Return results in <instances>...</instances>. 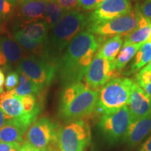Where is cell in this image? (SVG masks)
I'll return each mask as SVG.
<instances>
[{"label": "cell", "mask_w": 151, "mask_h": 151, "mask_svg": "<svg viewBox=\"0 0 151 151\" xmlns=\"http://www.w3.org/2000/svg\"><path fill=\"white\" fill-rule=\"evenodd\" d=\"M151 132V116L133 120L123 140L129 147L137 146Z\"/></svg>", "instance_id": "cell-16"}, {"label": "cell", "mask_w": 151, "mask_h": 151, "mask_svg": "<svg viewBox=\"0 0 151 151\" xmlns=\"http://www.w3.org/2000/svg\"><path fill=\"white\" fill-rule=\"evenodd\" d=\"M151 60V43L146 41L139 49L132 61L128 73H134L148 64Z\"/></svg>", "instance_id": "cell-21"}, {"label": "cell", "mask_w": 151, "mask_h": 151, "mask_svg": "<svg viewBox=\"0 0 151 151\" xmlns=\"http://www.w3.org/2000/svg\"><path fill=\"white\" fill-rule=\"evenodd\" d=\"M79 0H56V2L66 11L73 10L78 6Z\"/></svg>", "instance_id": "cell-31"}, {"label": "cell", "mask_w": 151, "mask_h": 151, "mask_svg": "<svg viewBox=\"0 0 151 151\" xmlns=\"http://www.w3.org/2000/svg\"><path fill=\"white\" fill-rule=\"evenodd\" d=\"M143 43H137V44H130L127 46H124L123 48H121L120 52L116 58V68L118 71H121L127 63L132 58L136 55L139 49L142 47Z\"/></svg>", "instance_id": "cell-23"}, {"label": "cell", "mask_w": 151, "mask_h": 151, "mask_svg": "<svg viewBox=\"0 0 151 151\" xmlns=\"http://www.w3.org/2000/svg\"><path fill=\"white\" fill-rule=\"evenodd\" d=\"M55 124L48 118L34 122L26 132L25 143L39 151L46 150L52 141L57 139Z\"/></svg>", "instance_id": "cell-10"}, {"label": "cell", "mask_w": 151, "mask_h": 151, "mask_svg": "<svg viewBox=\"0 0 151 151\" xmlns=\"http://www.w3.org/2000/svg\"><path fill=\"white\" fill-rule=\"evenodd\" d=\"M22 58V50L14 38L0 37V67L5 69L19 63Z\"/></svg>", "instance_id": "cell-15"}, {"label": "cell", "mask_w": 151, "mask_h": 151, "mask_svg": "<svg viewBox=\"0 0 151 151\" xmlns=\"http://www.w3.org/2000/svg\"><path fill=\"white\" fill-rule=\"evenodd\" d=\"M124 36L116 35L109 38L100 46L97 53L104 59L115 61L124 43Z\"/></svg>", "instance_id": "cell-19"}, {"label": "cell", "mask_w": 151, "mask_h": 151, "mask_svg": "<svg viewBox=\"0 0 151 151\" xmlns=\"http://www.w3.org/2000/svg\"><path fill=\"white\" fill-rule=\"evenodd\" d=\"M132 10L130 0H104L89 15L88 24L102 23L127 14Z\"/></svg>", "instance_id": "cell-11"}, {"label": "cell", "mask_w": 151, "mask_h": 151, "mask_svg": "<svg viewBox=\"0 0 151 151\" xmlns=\"http://www.w3.org/2000/svg\"><path fill=\"white\" fill-rule=\"evenodd\" d=\"M66 11L64 10L62 7H60L59 5L56 6L55 9L53 12L52 13V14L50 15L48 18H46L44 20V21H46L48 24L49 29H52L53 28L55 27L56 24L58 23V22L60 21V19L62 18V17L64 16V14H65Z\"/></svg>", "instance_id": "cell-25"}, {"label": "cell", "mask_w": 151, "mask_h": 151, "mask_svg": "<svg viewBox=\"0 0 151 151\" xmlns=\"http://www.w3.org/2000/svg\"><path fill=\"white\" fill-rule=\"evenodd\" d=\"M41 90H43L40 87L26 76L24 73H19L18 86L11 92L19 97H23L28 94H39Z\"/></svg>", "instance_id": "cell-22"}, {"label": "cell", "mask_w": 151, "mask_h": 151, "mask_svg": "<svg viewBox=\"0 0 151 151\" xmlns=\"http://www.w3.org/2000/svg\"><path fill=\"white\" fill-rule=\"evenodd\" d=\"M89 22V15L77 10L66 12L52 29L46 43L48 55L55 62L76 36L83 31Z\"/></svg>", "instance_id": "cell-3"}, {"label": "cell", "mask_w": 151, "mask_h": 151, "mask_svg": "<svg viewBox=\"0 0 151 151\" xmlns=\"http://www.w3.org/2000/svg\"><path fill=\"white\" fill-rule=\"evenodd\" d=\"M135 9L141 16L151 20V0H146L142 4L137 5Z\"/></svg>", "instance_id": "cell-30"}, {"label": "cell", "mask_w": 151, "mask_h": 151, "mask_svg": "<svg viewBox=\"0 0 151 151\" xmlns=\"http://www.w3.org/2000/svg\"><path fill=\"white\" fill-rule=\"evenodd\" d=\"M132 122L131 113L126 106L116 112L103 114L99 127L107 142L115 144L123 139Z\"/></svg>", "instance_id": "cell-8"}, {"label": "cell", "mask_w": 151, "mask_h": 151, "mask_svg": "<svg viewBox=\"0 0 151 151\" xmlns=\"http://www.w3.org/2000/svg\"><path fill=\"white\" fill-rule=\"evenodd\" d=\"M46 1H48V2H50V1H56V0H46Z\"/></svg>", "instance_id": "cell-42"}, {"label": "cell", "mask_w": 151, "mask_h": 151, "mask_svg": "<svg viewBox=\"0 0 151 151\" xmlns=\"http://www.w3.org/2000/svg\"><path fill=\"white\" fill-rule=\"evenodd\" d=\"M99 90L82 82L69 84L63 90L60 104V118L68 122L82 120L96 108Z\"/></svg>", "instance_id": "cell-2"}, {"label": "cell", "mask_w": 151, "mask_h": 151, "mask_svg": "<svg viewBox=\"0 0 151 151\" xmlns=\"http://www.w3.org/2000/svg\"><path fill=\"white\" fill-rule=\"evenodd\" d=\"M136 81L141 88H144L151 82V71L147 66L139 71L136 76Z\"/></svg>", "instance_id": "cell-26"}, {"label": "cell", "mask_w": 151, "mask_h": 151, "mask_svg": "<svg viewBox=\"0 0 151 151\" xmlns=\"http://www.w3.org/2000/svg\"><path fill=\"white\" fill-rule=\"evenodd\" d=\"M148 41V42H150V43H151V35H150V37L148 38V41Z\"/></svg>", "instance_id": "cell-41"}, {"label": "cell", "mask_w": 151, "mask_h": 151, "mask_svg": "<svg viewBox=\"0 0 151 151\" xmlns=\"http://www.w3.org/2000/svg\"><path fill=\"white\" fill-rule=\"evenodd\" d=\"M20 151H39L37 149L33 148L30 145L28 144L27 143H23L21 146V148L20 149Z\"/></svg>", "instance_id": "cell-35"}, {"label": "cell", "mask_w": 151, "mask_h": 151, "mask_svg": "<svg viewBox=\"0 0 151 151\" xmlns=\"http://www.w3.org/2000/svg\"><path fill=\"white\" fill-rule=\"evenodd\" d=\"M104 0H79L78 8L83 11L94 10Z\"/></svg>", "instance_id": "cell-28"}, {"label": "cell", "mask_w": 151, "mask_h": 151, "mask_svg": "<svg viewBox=\"0 0 151 151\" xmlns=\"http://www.w3.org/2000/svg\"><path fill=\"white\" fill-rule=\"evenodd\" d=\"M146 66H147V67H148V69L151 71V63H150V62H149V63Z\"/></svg>", "instance_id": "cell-40"}, {"label": "cell", "mask_w": 151, "mask_h": 151, "mask_svg": "<svg viewBox=\"0 0 151 151\" xmlns=\"http://www.w3.org/2000/svg\"><path fill=\"white\" fill-rule=\"evenodd\" d=\"M21 143H8L0 142V151H20Z\"/></svg>", "instance_id": "cell-32"}, {"label": "cell", "mask_w": 151, "mask_h": 151, "mask_svg": "<svg viewBox=\"0 0 151 151\" xmlns=\"http://www.w3.org/2000/svg\"><path fill=\"white\" fill-rule=\"evenodd\" d=\"M141 89L143 90V92H145V94H146V95L151 99V82L149 84L147 85V86H145L144 88H141Z\"/></svg>", "instance_id": "cell-37"}, {"label": "cell", "mask_w": 151, "mask_h": 151, "mask_svg": "<svg viewBox=\"0 0 151 151\" xmlns=\"http://www.w3.org/2000/svg\"><path fill=\"white\" fill-rule=\"evenodd\" d=\"M37 117V115H24L8 119L0 129V142L22 144V137Z\"/></svg>", "instance_id": "cell-12"}, {"label": "cell", "mask_w": 151, "mask_h": 151, "mask_svg": "<svg viewBox=\"0 0 151 151\" xmlns=\"http://www.w3.org/2000/svg\"><path fill=\"white\" fill-rule=\"evenodd\" d=\"M19 83V73L18 71H9L5 78V88L7 91H11L17 88Z\"/></svg>", "instance_id": "cell-27"}, {"label": "cell", "mask_w": 151, "mask_h": 151, "mask_svg": "<svg viewBox=\"0 0 151 151\" xmlns=\"http://www.w3.org/2000/svg\"><path fill=\"white\" fill-rule=\"evenodd\" d=\"M139 151H151V136L142 145Z\"/></svg>", "instance_id": "cell-33"}, {"label": "cell", "mask_w": 151, "mask_h": 151, "mask_svg": "<svg viewBox=\"0 0 151 151\" xmlns=\"http://www.w3.org/2000/svg\"><path fill=\"white\" fill-rule=\"evenodd\" d=\"M8 1H10V2L13 5L16 4V0H8Z\"/></svg>", "instance_id": "cell-39"}, {"label": "cell", "mask_w": 151, "mask_h": 151, "mask_svg": "<svg viewBox=\"0 0 151 151\" xmlns=\"http://www.w3.org/2000/svg\"><path fill=\"white\" fill-rule=\"evenodd\" d=\"M13 5L8 0H0V20H4L10 16Z\"/></svg>", "instance_id": "cell-29"}, {"label": "cell", "mask_w": 151, "mask_h": 151, "mask_svg": "<svg viewBox=\"0 0 151 151\" xmlns=\"http://www.w3.org/2000/svg\"><path fill=\"white\" fill-rule=\"evenodd\" d=\"M127 106L132 121L151 116V99L136 82L132 86Z\"/></svg>", "instance_id": "cell-14"}, {"label": "cell", "mask_w": 151, "mask_h": 151, "mask_svg": "<svg viewBox=\"0 0 151 151\" xmlns=\"http://www.w3.org/2000/svg\"><path fill=\"white\" fill-rule=\"evenodd\" d=\"M0 109L7 119L17 118L24 116L20 97L13 94L11 91L0 94Z\"/></svg>", "instance_id": "cell-17"}, {"label": "cell", "mask_w": 151, "mask_h": 151, "mask_svg": "<svg viewBox=\"0 0 151 151\" xmlns=\"http://www.w3.org/2000/svg\"><path fill=\"white\" fill-rule=\"evenodd\" d=\"M14 39L22 48V50L29 54V55L50 59L47 51L46 43L38 42L37 41L29 39L24 35L20 30L14 34Z\"/></svg>", "instance_id": "cell-18"}, {"label": "cell", "mask_w": 151, "mask_h": 151, "mask_svg": "<svg viewBox=\"0 0 151 151\" xmlns=\"http://www.w3.org/2000/svg\"><path fill=\"white\" fill-rule=\"evenodd\" d=\"M115 61L104 59L97 52L85 76L86 86L91 89L98 90L117 78L119 71L116 70Z\"/></svg>", "instance_id": "cell-9"}, {"label": "cell", "mask_w": 151, "mask_h": 151, "mask_svg": "<svg viewBox=\"0 0 151 151\" xmlns=\"http://www.w3.org/2000/svg\"><path fill=\"white\" fill-rule=\"evenodd\" d=\"M150 21L139 14L136 9L128 14L113 20L96 24H88L86 30L101 37H109L116 35L125 37L138 27L146 26Z\"/></svg>", "instance_id": "cell-5"}, {"label": "cell", "mask_w": 151, "mask_h": 151, "mask_svg": "<svg viewBox=\"0 0 151 151\" xmlns=\"http://www.w3.org/2000/svg\"><path fill=\"white\" fill-rule=\"evenodd\" d=\"M100 39L87 30L78 33L67 46L64 54L55 61L56 74L68 85L81 82L100 48Z\"/></svg>", "instance_id": "cell-1"}, {"label": "cell", "mask_w": 151, "mask_h": 151, "mask_svg": "<svg viewBox=\"0 0 151 151\" xmlns=\"http://www.w3.org/2000/svg\"><path fill=\"white\" fill-rule=\"evenodd\" d=\"M5 83V75L2 69H0V94L4 92V86Z\"/></svg>", "instance_id": "cell-34"}, {"label": "cell", "mask_w": 151, "mask_h": 151, "mask_svg": "<svg viewBox=\"0 0 151 151\" xmlns=\"http://www.w3.org/2000/svg\"><path fill=\"white\" fill-rule=\"evenodd\" d=\"M47 4L46 0H27L18 4L16 16L20 27L44 20Z\"/></svg>", "instance_id": "cell-13"}, {"label": "cell", "mask_w": 151, "mask_h": 151, "mask_svg": "<svg viewBox=\"0 0 151 151\" xmlns=\"http://www.w3.org/2000/svg\"><path fill=\"white\" fill-rule=\"evenodd\" d=\"M134 81L129 78H115L105 84L99 91L95 109L107 114L116 112L127 106Z\"/></svg>", "instance_id": "cell-4"}, {"label": "cell", "mask_w": 151, "mask_h": 151, "mask_svg": "<svg viewBox=\"0 0 151 151\" xmlns=\"http://www.w3.org/2000/svg\"><path fill=\"white\" fill-rule=\"evenodd\" d=\"M48 24L46 21H39L24 26L20 31L32 40L46 43L48 37Z\"/></svg>", "instance_id": "cell-20"}, {"label": "cell", "mask_w": 151, "mask_h": 151, "mask_svg": "<svg viewBox=\"0 0 151 151\" xmlns=\"http://www.w3.org/2000/svg\"><path fill=\"white\" fill-rule=\"evenodd\" d=\"M58 145L60 151H83L91 141V131L83 120L71 121L58 132Z\"/></svg>", "instance_id": "cell-7"}, {"label": "cell", "mask_w": 151, "mask_h": 151, "mask_svg": "<svg viewBox=\"0 0 151 151\" xmlns=\"http://www.w3.org/2000/svg\"><path fill=\"white\" fill-rule=\"evenodd\" d=\"M17 71L24 73L43 90L55 76L56 66L53 60L48 58L27 55L19 62Z\"/></svg>", "instance_id": "cell-6"}, {"label": "cell", "mask_w": 151, "mask_h": 151, "mask_svg": "<svg viewBox=\"0 0 151 151\" xmlns=\"http://www.w3.org/2000/svg\"><path fill=\"white\" fill-rule=\"evenodd\" d=\"M27 1V0H16V4H21L22 2H24V1Z\"/></svg>", "instance_id": "cell-38"}, {"label": "cell", "mask_w": 151, "mask_h": 151, "mask_svg": "<svg viewBox=\"0 0 151 151\" xmlns=\"http://www.w3.org/2000/svg\"><path fill=\"white\" fill-rule=\"evenodd\" d=\"M151 35V23L146 26L138 27L125 36L124 39L123 46L130 44L143 43L148 41Z\"/></svg>", "instance_id": "cell-24"}, {"label": "cell", "mask_w": 151, "mask_h": 151, "mask_svg": "<svg viewBox=\"0 0 151 151\" xmlns=\"http://www.w3.org/2000/svg\"><path fill=\"white\" fill-rule=\"evenodd\" d=\"M42 151H46V150H42Z\"/></svg>", "instance_id": "cell-44"}, {"label": "cell", "mask_w": 151, "mask_h": 151, "mask_svg": "<svg viewBox=\"0 0 151 151\" xmlns=\"http://www.w3.org/2000/svg\"><path fill=\"white\" fill-rule=\"evenodd\" d=\"M8 120L6 117L5 114L0 109V129H1V127H3L4 124H5V122H6V120Z\"/></svg>", "instance_id": "cell-36"}, {"label": "cell", "mask_w": 151, "mask_h": 151, "mask_svg": "<svg viewBox=\"0 0 151 151\" xmlns=\"http://www.w3.org/2000/svg\"><path fill=\"white\" fill-rule=\"evenodd\" d=\"M150 63H151V60H150Z\"/></svg>", "instance_id": "cell-43"}]
</instances>
